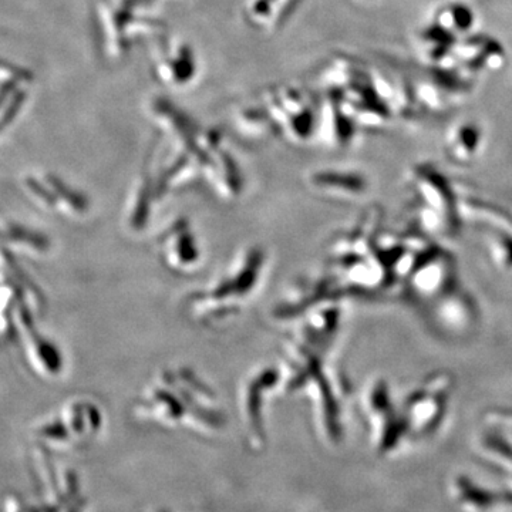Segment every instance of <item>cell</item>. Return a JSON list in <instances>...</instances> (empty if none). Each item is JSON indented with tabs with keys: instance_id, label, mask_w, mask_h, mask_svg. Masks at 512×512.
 <instances>
[{
	"instance_id": "4",
	"label": "cell",
	"mask_w": 512,
	"mask_h": 512,
	"mask_svg": "<svg viewBox=\"0 0 512 512\" xmlns=\"http://www.w3.org/2000/svg\"><path fill=\"white\" fill-rule=\"evenodd\" d=\"M498 254L501 255V261L507 268H512V241L510 238H500L497 244Z\"/></svg>"
},
{
	"instance_id": "5",
	"label": "cell",
	"mask_w": 512,
	"mask_h": 512,
	"mask_svg": "<svg viewBox=\"0 0 512 512\" xmlns=\"http://www.w3.org/2000/svg\"><path fill=\"white\" fill-rule=\"evenodd\" d=\"M458 25L463 26V28H467L470 25V15H468V10L461 9L458 10L457 13Z\"/></svg>"
},
{
	"instance_id": "1",
	"label": "cell",
	"mask_w": 512,
	"mask_h": 512,
	"mask_svg": "<svg viewBox=\"0 0 512 512\" xmlns=\"http://www.w3.org/2000/svg\"><path fill=\"white\" fill-rule=\"evenodd\" d=\"M419 188L423 197L429 202L433 214L440 215L441 220H446L450 231L457 229V205L450 184L443 175L434 170L421 168L419 171Z\"/></svg>"
},
{
	"instance_id": "3",
	"label": "cell",
	"mask_w": 512,
	"mask_h": 512,
	"mask_svg": "<svg viewBox=\"0 0 512 512\" xmlns=\"http://www.w3.org/2000/svg\"><path fill=\"white\" fill-rule=\"evenodd\" d=\"M460 141L463 144L464 151L473 153V151H476L478 141H480V133H478L476 127H464L460 133Z\"/></svg>"
},
{
	"instance_id": "2",
	"label": "cell",
	"mask_w": 512,
	"mask_h": 512,
	"mask_svg": "<svg viewBox=\"0 0 512 512\" xmlns=\"http://www.w3.org/2000/svg\"><path fill=\"white\" fill-rule=\"evenodd\" d=\"M473 306L468 303L467 299L460 298L456 295V298L446 299L441 305L440 316L446 319L447 325L450 326H464L468 319H471L470 311H473ZM443 319V320H444Z\"/></svg>"
}]
</instances>
